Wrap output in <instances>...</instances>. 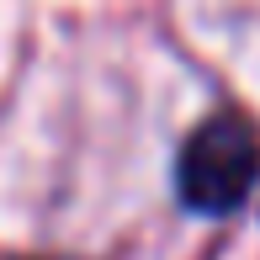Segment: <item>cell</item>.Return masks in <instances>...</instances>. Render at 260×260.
I'll return each instance as SVG.
<instances>
[{
    "label": "cell",
    "instance_id": "1",
    "mask_svg": "<svg viewBox=\"0 0 260 260\" xmlns=\"http://www.w3.org/2000/svg\"><path fill=\"white\" fill-rule=\"evenodd\" d=\"M260 175V138L244 117H207L175 159V186L191 212H234Z\"/></svg>",
    "mask_w": 260,
    "mask_h": 260
}]
</instances>
